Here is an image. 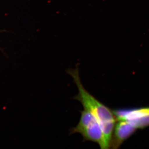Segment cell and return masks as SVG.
I'll return each mask as SVG.
<instances>
[{"label": "cell", "instance_id": "6da1fadb", "mask_svg": "<svg viewBox=\"0 0 149 149\" xmlns=\"http://www.w3.org/2000/svg\"><path fill=\"white\" fill-rule=\"evenodd\" d=\"M67 72L72 77L78 89V94L73 98L80 102L84 108L90 111L96 117L104 134L106 148L110 149L117 120L113 110L101 103L84 88L81 80L78 66L69 69Z\"/></svg>", "mask_w": 149, "mask_h": 149}, {"label": "cell", "instance_id": "7a4b0ae2", "mask_svg": "<svg viewBox=\"0 0 149 149\" xmlns=\"http://www.w3.org/2000/svg\"><path fill=\"white\" fill-rule=\"evenodd\" d=\"M79 133L84 141L95 142L100 149H106L102 130L97 119L90 111L84 108L81 112L80 118L76 127L70 128V134Z\"/></svg>", "mask_w": 149, "mask_h": 149}, {"label": "cell", "instance_id": "3957f363", "mask_svg": "<svg viewBox=\"0 0 149 149\" xmlns=\"http://www.w3.org/2000/svg\"><path fill=\"white\" fill-rule=\"evenodd\" d=\"M117 121H125L138 129L149 127V107L113 110Z\"/></svg>", "mask_w": 149, "mask_h": 149}, {"label": "cell", "instance_id": "277c9868", "mask_svg": "<svg viewBox=\"0 0 149 149\" xmlns=\"http://www.w3.org/2000/svg\"><path fill=\"white\" fill-rule=\"evenodd\" d=\"M136 130L127 121H118L114 128L110 149H119L124 141L135 133Z\"/></svg>", "mask_w": 149, "mask_h": 149}]
</instances>
